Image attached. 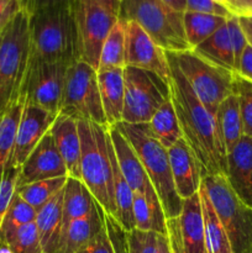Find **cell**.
Wrapping results in <instances>:
<instances>
[{"mask_svg":"<svg viewBox=\"0 0 252 253\" xmlns=\"http://www.w3.org/2000/svg\"><path fill=\"white\" fill-rule=\"evenodd\" d=\"M166 54L170 69V99L183 140L199 162L203 177H226L227 152L220 136L215 115L209 113L200 103L170 54L168 52H166Z\"/></svg>","mask_w":252,"mask_h":253,"instance_id":"1","label":"cell"},{"mask_svg":"<svg viewBox=\"0 0 252 253\" xmlns=\"http://www.w3.org/2000/svg\"><path fill=\"white\" fill-rule=\"evenodd\" d=\"M30 62L68 63L79 59L73 6H49L29 14Z\"/></svg>","mask_w":252,"mask_h":253,"instance_id":"2","label":"cell"},{"mask_svg":"<svg viewBox=\"0 0 252 253\" xmlns=\"http://www.w3.org/2000/svg\"><path fill=\"white\" fill-rule=\"evenodd\" d=\"M115 127L128 141L142 163L157 197L166 219L177 217L182 211L183 200L178 197L173 183L168 150L151 133L147 124L119 123Z\"/></svg>","mask_w":252,"mask_h":253,"instance_id":"3","label":"cell"},{"mask_svg":"<svg viewBox=\"0 0 252 253\" xmlns=\"http://www.w3.org/2000/svg\"><path fill=\"white\" fill-rule=\"evenodd\" d=\"M77 121L81 136L82 182L101 209L115 216L108 126L88 120Z\"/></svg>","mask_w":252,"mask_h":253,"instance_id":"4","label":"cell"},{"mask_svg":"<svg viewBox=\"0 0 252 253\" xmlns=\"http://www.w3.org/2000/svg\"><path fill=\"white\" fill-rule=\"evenodd\" d=\"M30 52L29 14L21 10L0 34V118L22 96Z\"/></svg>","mask_w":252,"mask_h":253,"instance_id":"5","label":"cell"},{"mask_svg":"<svg viewBox=\"0 0 252 253\" xmlns=\"http://www.w3.org/2000/svg\"><path fill=\"white\" fill-rule=\"evenodd\" d=\"M119 19L135 21L166 52L189 51L183 27V14L161 0H123Z\"/></svg>","mask_w":252,"mask_h":253,"instance_id":"6","label":"cell"},{"mask_svg":"<svg viewBox=\"0 0 252 253\" xmlns=\"http://www.w3.org/2000/svg\"><path fill=\"white\" fill-rule=\"evenodd\" d=\"M202 185L226 231L234 253H252V208L232 190L225 175H205Z\"/></svg>","mask_w":252,"mask_h":253,"instance_id":"7","label":"cell"},{"mask_svg":"<svg viewBox=\"0 0 252 253\" xmlns=\"http://www.w3.org/2000/svg\"><path fill=\"white\" fill-rule=\"evenodd\" d=\"M168 53L187 79L200 103L209 113L215 115L220 104L235 93L236 74L205 61L193 49Z\"/></svg>","mask_w":252,"mask_h":253,"instance_id":"8","label":"cell"},{"mask_svg":"<svg viewBox=\"0 0 252 253\" xmlns=\"http://www.w3.org/2000/svg\"><path fill=\"white\" fill-rule=\"evenodd\" d=\"M123 123L148 124L153 114L170 99L169 81L150 71L125 67Z\"/></svg>","mask_w":252,"mask_h":253,"instance_id":"9","label":"cell"},{"mask_svg":"<svg viewBox=\"0 0 252 253\" xmlns=\"http://www.w3.org/2000/svg\"><path fill=\"white\" fill-rule=\"evenodd\" d=\"M59 114L106 126L96 69L78 61L68 68Z\"/></svg>","mask_w":252,"mask_h":253,"instance_id":"10","label":"cell"},{"mask_svg":"<svg viewBox=\"0 0 252 253\" xmlns=\"http://www.w3.org/2000/svg\"><path fill=\"white\" fill-rule=\"evenodd\" d=\"M73 14L78 36L79 59L98 71L104 41L119 16L95 0H76Z\"/></svg>","mask_w":252,"mask_h":253,"instance_id":"11","label":"cell"},{"mask_svg":"<svg viewBox=\"0 0 252 253\" xmlns=\"http://www.w3.org/2000/svg\"><path fill=\"white\" fill-rule=\"evenodd\" d=\"M68 63H37L30 62L22 95L31 105L58 115L61 111Z\"/></svg>","mask_w":252,"mask_h":253,"instance_id":"12","label":"cell"},{"mask_svg":"<svg viewBox=\"0 0 252 253\" xmlns=\"http://www.w3.org/2000/svg\"><path fill=\"white\" fill-rule=\"evenodd\" d=\"M166 229L172 253H207L199 193L183 200L180 214L167 219Z\"/></svg>","mask_w":252,"mask_h":253,"instance_id":"13","label":"cell"},{"mask_svg":"<svg viewBox=\"0 0 252 253\" xmlns=\"http://www.w3.org/2000/svg\"><path fill=\"white\" fill-rule=\"evenodd\" d=\"M126 22L125 67L150 71L169 81L170 69L167 54L135 21Z\"/></svg>","mask_w":252,"mask_h":253,"instance_id":"14","label":"cell"},{"mask_svg":"<svg viewBox=\"0 0 252 253\" xmlns=\"http://www.w3.org/2000/svg\"><path fill=\"white\" fill-rule=\"evenodd\" d=\"M57 116L58 115L56 114H52L44 109L31 105L25 101L21 118L15 133L14 147H12L7 169L9 168L20 169L30 153L39 145L44 135L49 132Z\"/></svg>","mask_w":252,"mask_h":253,"instance_id":"15","label":"cell"},{"mask_svg":"<svg viewBox=\"0 0 252 253\" xmlns=\"http://www.w3.org/2000/svg\"><path fill=\"white\" fill-rule=\"evenodd\" d=\"M108 132L111 143H113L114 151H115L119 167H120L121 173L125 177L133 194L142 195L151 204L162 207L157 197V193H156L145 168L142 167V163L138 160L137 155L131 147L128 141L124 137L123 133L115 126H109Z\"/></svg>","mask_w":252,"mask_h":253,"instance_id":"16","label":"cell"},{"mask_svg":"<svg viewBox=\"0 0 252 253\" xmlns=\"http://www.w3.org/2000/svg\"><path fill=\"white\" fill-rule=\"evenodd\" d=\"M62 177H68V172L57 150L56 143L51 133L48 132L40 141L24 165L20 167L17 187H22L39 180Z\"/></svg>","mask_w":252,"mask_h":253,"instance_id":"17","label":"cell"},{"mask_svg":"<svg viewBox=\"0 0 252 253\" xmlns=\"http://www.w3.org/2000/svg\"><path fill=\"white\" fill-rule=\"evenodd\" d=\"M168 156L173 183L178 197L185 200L199 193L202 187L203 170L185 141L180 138L172 147L168 148Z\"/></svg>","mask_w":252,"mask_h":253,"instance_id":"18","label":"cell"},{"mask_svg":"<svg viewBox=\"0 0 252 253\" xmlns=\"http://www.w3.org/2000/svg\"><path fill=\"white\" fill-rule=\"evenodd\" d=\"M226 179L237 197L252 208V137L244 136L227 153Z\"/></svg>","mask_w":252,"mask_h":253,"instance_id":"19","label":"cell"},{"mask_svg":"<svg viewBox=\"0 0 252 253\" xmlns=\"http://www.w3.org/2000/svg\"><path fill=\"white\" fill-rule=\"evenodd\" d=\"M49 133L66 165L68 177L82 180L81 136L77 119L58 114Z\"/></svg>","mask_w":252,"mask_h":253,"instance_id":"20","label":"cell"},{"mask_svg":"<svg viewBox=\"0 0 252 253\" xmlns=\"http://www.w3.org/2000/svg\"><path fill=\"white\" fill-rule=\"evenodd\" d=\"M100 91L101 105L105 115L106 126H115L123 121L125 82L124 68L96 71Z\"/></svg>","mask_w":252,"mask_h":253,"instance_id":"21","label":"cell"},{"mask_svg":"<svg viewBox=\"0 0 252 253\" xmlns=\"http://www.w3.org/2000/svg\"><path fill=\"white\" fill-rule=\"evenodd\" d=\"M104 210L95 202L88 215L69 222L62 231L56 253H77L103 229Z\"/></svg>","mask_w":252,"mask_h":253,"instance_id":"22","label":"cell"},{"mask_svg":"<svg viewBox=\"0 0 252 253\" xmlns=\"http://www.w3.org/2000/svg\"><path fill=\"white\" fill-rule=\"evenodd\" d=\"M63 220V189L36 211L35 224L43 253H56Z\"/></svg>","mask_w":252,"mask_h":253,"instance_id":"23","label":"cell"},{"mask_svg":"<svg viewBox=\"0 0 252 253\" xmlns=\"http://www.w3.org/2000/svg\"><path fill=\"white\" fill-rule=\"evenodd\" d=\"M95 199L81 179L67 178L63 188V220L62 231L71 221L84 217L91 211ZM62 234V232H61Z\"/></svg>","mask_w":252,"mask_h":253,"instance_id":"24","label":"cell"},{"mask_svg":"<svg viewBox=\"0 0 252 253\" xmlns=\"http://www.w3.org/2000/svg\"><path fill=\"white\" fill-rule=\"evenodd\" d=\"M215 119L222 142L226 148V152L229 153L244 137V127H242L239 99L236 93L229 95L220 104L215 114Z\"/></svg>","mask_w":252,"mask_h":253,"instance_id":"25","label":"cell"},{"mask_svg":"<svg viewBox=\"0 0 252 253\" xmlns=\"http://www.w3.org/2000/svg\"><path fill=\"white\" fill-rule=\"evenodd\" d=\"M193 51L205 61L235 73L234 51L226 22Z\"/></svg>","mask_w":252,"mask_h":253,"instance_id":"26","label":"cell"},{"mask_svg":"<svg viewBox=\"0 0 252 253\" xmlns=\"http://www.w3.org/2000/svg\"><path fill=\"white\" fill-rule=\"evenodd\" d=\"M202 203L203 226H204L205 249L207 253H234L224 226L220 222L203 185L199 189Z\"/></svg>","mask_w":252,"mask_h":253,"instance_id":"27","label":"cell"},{"mask_svg":"<svg viewBox=\"0 0 252 253\" xmlns=\"http://www.w3.org/2000/svg\"><path fill=\"white\" fill-rule=\"evenodd\" d=\"M148 128L153 137L168 150L182 137L178 118L175 115L172 99H168L148 121Z\"/></svg>","mask_w":252,"mask_h":253,"instance_id":"28","label":"cell"},{"mask_svg":"<svg viewBox=\"0 0 252 253\" xmlns=\"http://www.w3.org/2000/svg\"><path fill=\"white\" fill-rule=\"evenodd\" d=\"M227 19L229 17L217 15L185 11L183 14V27L190 49H194L205 40L209 39L227 21Z\"/></svg>","mask_w":252,"mask_h":253,"instance_id":"29","label":"cell"},{"mask_svg":"<svg viewBox=\"0 0 252 253\" xmlns=\"http://www.w3.org/2000/svg\"><path fill=\"white\" fill-rule=\"evenodd\" d=\"M24 105L25 96L22 95L0 118V179L6 172L10 158H11L15 133H16Z\"/></svg>","mask_w":252,"mask_h":253,"instance_id":"30","label":"cell"},{"mask_svg":"<svg viewBox=\"0 0 252 253\" xmlns=\"http://www.w3.org/2000/svg\"><path fill=\"white\" fill-rule=\"evenodd\" d=\"M126 22L119 19L104 41L99 58L98 71L125 68Z\"/></svg>","mask_w":252,"mask_h":253,"instance_id":"31","label":"cell"},{"mask_svg":"<svg viewBox=\"0 0 252 253\" xmlns=\"http://www.w3.org/2000/svg\"><path fill=\"white\" fill-rule=\"evenodd\" d=\"M0 253H43L35 221L0 234Z\"/></svg>","mask_w":252,"mask_h":253,"instance_id":"32","label":"cell"},{"mask_svg":"<svg viewBox=\"0 0 252 253\" xmlns=\"http://www.w3.org/2000/svg\"><path fill=\"white\" fill-rule=\"evenodd\" d=\"M132 214L135 229L141 231H152L166 235V215L162 207L151 204L142 195L133 194Z\"/></svg>","mask_w":252,"mask_h":253,"instance_id":"33","label":"cell"},{"mask_svg":"<svg viewBox=\"0 0 252 253\" xmlns=\"http://www.w3.org/2000/svg\"><path fill=\"white\" fill-rule=\"evenodd\" d=\"M67 178L68 177L52 178V179L39 180L22 187H17L16 194L37 211L63 189Z\"/></svg>","mask_w":252,"mask_h":253,"instance_id":"34","label":"cell"},{"mask_svg":"<svg viewBox=\"0 0 252 253\" xmlns=\"http://www.w3.org/2000/svg\"><path fill=\"white\" fill-rule=\"evenodd\" d=\"M35 219H36V210L15 193L4 220L0 225V234L14 231L24 225L34 222Z\"/></svg>","mask_w":252,"mask_h":253,"instance_id":"35","label":"cell"},{"mask_svg":"<svg viewBox=\"0 0 252 253\" xmlns=\"http://www.w3.org/2000/svg\"><path fill=\"white\" fill-rule=\"evenodd\" d=\"M235 93L239 99L244 136L252 137V83L245 81L236 74V77H235Z\"/></svg>","mask_w":252,"mask_h":253,"instance_id":"36","label":"cell"},{"mask_svg":"<svg viewBox=\"0 0 252 253\" xmlns=\"http://www.w3.org/2000/svg\"><path fill=\"white\" fill-rule=\"evenodd\" d=\"M158 235L152 231L131 230L127 235V253H158Z\"/></svg>","mask_w":252,"mask_h":253,"instance_id":"37","label":"cell"},{"mask_svg":"<svg viewBox=\"0 0 252 253\" xmlns=\"http://www.w3.org/2000/svg\"><path fill=\"white\" fill-rule=\"evenodd\" d=\"M17 177H19V169L9 168L0 179V225L4 220L15 193H16Z\"/></svg>","mask_w":252,"mask_h":253,"instance_id":"38","label":"cell"},{"mask_svg":"<svg viewBox=\"0 0 252 253\" xmlns=\"http://www.w3.org/2000/svg\"><path fill=\"white\" fill-rule=\"evenodd\" d=\"M227 30H229L230 40H231L232 44V51H234V58H235V73L237 71V67H239L240 59H241L242 53H244L245 48L249 44L247 42L246 36H245V32L242 30L241 24H240L239 16L236 15H232L231 17H229L226 21Z\"/></svg>","mask_w":252,"mask_h":253,"instance_id":"39","label":"cell"},{"mask_svg":"<svg viewBox=\"0 0 252 253\" xmlns=\"http://www.w3.org/2000/svg\"><path fill=\"white\" fill-rule=\"evenodd\" d=\"M185 11L200 12V14L217 15L222 17H231L232 14L225 5L216 2L215 0H185Z\"/></svg>","mask_w":252,"mask_h":253,"instance_id":"40","label":"cell"},{"mask_svg":"<svg viewBox=\"0 0 252 253\" xmlns=\"http://www.w3.org/2000/svg\"><path fill=\"white\" fill-rule=\"evenodd\" d=\"M77 253H118L114 249L113 244L109 240L105 227L103 229Z\"/></svg>","mask_w":252,"mask_h":253,"instance_id":"41","label":"cell"},{"mask_svg":"<svg viewBox=\"0 0 252 253\" xmlns=\"http://www.w3.org/2000/svg\"><path fill=\"white\" fill-rule=\"evenodd\" d=\"M22 10L17 0H0V34Z\"/></svg>","mask_w":252,"mask_h":253,"instance_id":"42","label":"cell"},{"mask_svg":"<svg viewBox=\"0 0 252 253\" xmlns=\"http://www.w3.org/2000/svg\"><path fill=\"white\" fill-rule=\"evenodd\" d=\"M236 74L245 81L252 83V46L247 44L240 59Z\"/></svg>","mask_w":252,"mask_h":253,"instance_id":"43","label":"cell"},{"mask_svg":"<svg viewBox=\"0 0 252 253\" xmlns=\"http://www.w3.org/2000/svg\"><path fill=\"white\" fill-rule=\"evenodd\" d=\"M76 0H31L27 6V14L49 6H73Z\"/></svg>","mask_w":252,"mask_h":253,"instance_id":"44","label":"cell"},{"mask_svg":"<svg viewBox=\"0 0 252 253\" xmlns=\"http://www.w3.org/2000/svg\"><path fill=\"white\" fill-rule=\"evenodd\" d=\"M224 5L232 15L246 16L250 7L252 6V0H225Z\"/></svg>","mask_w":252,"mask_h":253,"instance_id":"45","label":"cell"},{"mask_svg":"<svg viewBox=\"0 0 252 253\" xmlns=\"http://www.w3.org/2000/svg\"><path fill=\"white\" fill-rule=\"evenodd\" d=\"M239 20L245 32V36L247 39V42H249L250 46H252V17L239 16Z\"/></svg>","mask_w":252,"mask_h":253,"instance_id":"46","label":"cell"},{"mask_svg":"<svg viewBox=\"0 0 252 253\" xmlns=\"http://www.w3.org/2000/svg\"><path fill=\"white\" fill-rule=\"evenodd\" d=\"M165 5H167L169 9L174 10V11L180 12V14H184L185 10H187V4H185V0H161Z\"/></svg>","mask_w":252,"mask_h":253,"instance_id":"47","label":"cell"},{"mask_svg":"<svg viewBox=\"0 0 252 253\" xmlns=\"http://www.w3.org/2000/svg\"><path fill=\"white\" fill-rule=\"evenodd\" d=\"M98 1L99 4L103 5L104 7L111 11L113 14L118 15L119 16V12H120V5H121V0H95Z\"/></svg>","mask_w":252,"mask_h":253,"instance_id":"48","label":"cell"},{"mask_svg":"<svg viewBox=\"0 0 252 253\" xmlns=\"http://www.w3.org/2000/svg\"><path fill=\"white\" fill-rule=\"evenodd\" d=\"M158 253H172L166 235H158Z\"/></svg>","mask_w":252,"mask_h":253,"instance_id":"49","label":"cell"},{"mask_svg":"<svg viewBox=\"0 0 252 253\" xmlns=\"http://www.w3.org/2000/svg\"><path fill=\"white\" fill-rule=\"evenodd\" d=\"M17 1H19V2H20V5H21L22 10H26V9H27V6H29L30 1H31V0H17Z\"/></svg>","mask_w":252,"mask_h":253,"instance_id":"50","label":"cell"},{"mask_svg":"<svg viewBox=\"0 0 252 253\" xmlns=\"http://www.w3.org/2000/svg\"><path fill=\"white\" fill-rule=\"evenodd\" d=\"M246 16H247V17H252V6L250 7V10H249V12H247Z\"/></svg>","mask_w":252,"mask_h":253,"instance_id":"51","label":"cell"},{"mask_svg":"<svg viewBox=\"0 0 252 253\" xmlns=\"http://www.w3.org/2000/svg\"><path fill=\"white\" fill-rule=\"evenodd\" d=\"M215 1H216V2H220V4H222V5L225 4V0H215Z\"/></svg>","mask_w":252,"mask_h":253,"instance_id":"52","label":"cell"},{"mask_svg":"<svg viewBox=\"0 0 252 253\" xmlns=\"http://www.w3.org/2000/svg\"><path fill=\"white\" fill-rule=\"evenodd\" d=\"M121 1H123V0H121Z\"/></svg>","mask_w":252,"mask_h":253,"instance_id":"53","label":"cell"}]
</instances>
